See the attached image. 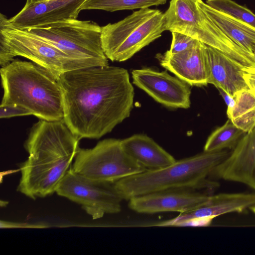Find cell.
I'll return each mask as SVG.
<instances>
[{
    "label": "cell",
    "instance_id": "9a60e30c",
    "mask_svg": "<svg viewBox=\"0 0 255 255\" xmlns=\"http://www.w3.org/2000/svg\"><path fill=\"white\" fill-rule=\"evenodd\" d=\"M160 64L190 86H203L208 84L206 44L198 40L192 47L172 54L167 50L158 54Z\"/></svg>",
    "mask_w": 255,
    "mask_h": 255
},
{
    "label": "cell",
    "instance_id": "ac0fdd59",
    "mask_svg": "<svg viewBox=\"0 0 255 255\" xmlns=\"http://www.w3.org/2000/svg\"><path fill=\"white\" fill-rule=\"evenodd\" d=\"M126 152L146 170L161 168L176 160L152 138L142 134L121 140Z\"/></svg>",
    "mask_w": 255,
    "mask_h": 255
},
{
    "label": "cell",
    "instance_id": "e0dca14e",
    "mask_svg": "<svg viewBox=\"0 0 255 255\" xmlns=\"http://www.w3.org/2000/svg\"><path fill=\"white\" fill-rule=\"evenodd\" d=\"M208 84L214 85L234 97L248 89L244 77V69L227 55L206 45Z\"/></svg>",
    "mask_w": 255,
    "mask_h": 255
},
{
    "label": "cell",
    "instance_id": "4fadbf2b",
    "mask_svg": "<svg viewBox=\"0 0 255 255\" xmlns=\"http://www.w3.org/2000/svg\"><path fill=\"white\" fill-rule=\"evenodd\" d=\"M209 177L244 184L255 190V127L244 135Z\"/></svg>",
    "mask_w": 255,
    "mask_h": 255
},
{
    "label": "cell",
    "instance_id": "44dd1931",
    "mask_svg": "<svg viewBox=\"0 0 255 255\" xmlns=\"http://www.w3.org/2000/svg\"><path fill=\"white\" fill-rule=\"evenodd\" d=\"M245 133L228 119L210 135L204 145V151L232 150Z\"/></svg>",
    "mask_w": 255,
    "mask_h": 255
},
{
    "label": "cell",
    "instance_id": "6da1fadb",
    "mask_svg": "<svg viewBox=\"0 0 255 255\" xmlns=\"http://www.w3.org/2000/svg\"><path fill=\"white\" fill-rule=\"evenodd\" d=\"M58 81L63 96V120L80 139L100 138L130 116L134 89L125 68L88 67L66 72Z\"/></svg>",
    "mask_w": 255,
    "mask_h": 255
},
{
    "label": "cell",
    "instance_id": "ffe728a7",
    "mask_svg": "<svg viewBox=\"0 0 255 255\" xmlns=\"http://www.w3.org/2000/svg\"><path fill=\"white\" fill-rule=\"evenodd\" d=\"M235 104L227 111L229 119L239 128L247 133L255 127V96L249 88L238 92Z\"/></svg>",
    "mask_w": 255,
    "mask_h": 255
},
{
    "label": "cell",
    "instance_id": "d6986e66",
    "mask_svg": "<svg viewBox=\"0 0 255 255\" xmlns=\"http://www.w3.org/2000/svg\"><path fill=\"white\" fill-rule=\"evenodd\" d=\"M197 4L234 42L255 55V27L209 6L202 0Z\"/></svg>",
    "mask_w": 255,
    "mask_h": 255
},
{
    "label": "cell",
    "instance_id": "603a6c76",
    "mask_svg": "<svg viewBox=\"0 0 255 255\" xmlns=\"http://www.w3.org/2000/svg\"><path fill=\"white\" fill-rule=\"evenodd\" d=\"M210 7L255 27V14L233 0H206Z\"/></svg>",
    "mask_w": 255,
    "mask_h": 255
},
{
    "label": "cell",
    "instance_id": "cb8c5ba5",
    "mask_svg": "<svg viewBox=\"0 0 255 255\" xmlns=\"http://www.w3.org/2000/svg\"><path fill=\"white\" fill-rule=\"evenodd\" d=\"M172 43L168 52L174 54L185 50L193 46L198 41L186 34L176 32H171Z\"/></svg>",
    "mask_w": 255,
    "mask_h": 255
},
{
    "label": "cell",
    "instance_id": "ba28073f",
    "mask_svg": "<svg viewBox=\"0 0 255 255\" xmlns=\"http://www.w3.org/2000/svg\"><path fill=\"white\" fill-rule=\"evenodd\" d=\"M24 29L74 58L109 65L102 45L101 26L93 21L69 19Z\"/></svg>",
    "mask_w": 255,
    "mask_h": 255
},
{
    "label": "cell",
    "instance_id": "5b68a950",
    "mask_svg": "<svg viewBox=\"0 0 255 255\" xmlns=\"http://www.w3.org/2000/svg\"><path fill=\"white\" fill-rule=\"evenodd\" d=\"M198 0H171L164 13L165 30L176 31L215 48L242 67L255 68V55L232 40L199 7Z\"/></svg>",
    "mask_w": 255,
    "mask_h": 255
},
{
    "label": "cell",
    "instance_id": "8fae6325",
    "mask_svg": "<svg viewBox=\"0 0 255 255\" xmlns=\"http://www.w3.org/2000/svg\"><path fill=\"white\" fill-rule=\"evenodd\" d=\"M133 83L161 104L171 108L190 107V85L166 71L145 68L131 72Z\"/></svg>",
    "mask_w": 255,
    "mask_h": 255
},
{
    "label": "cell",
    "instance_id": "9c48e42d",
    "mask_svg": "<svg viewBox=\"0 0 255 255\" xmlns=\"http://www.w3.org/2000/svg\"><path fill=\"white\" fill-rule=\"evenodd\" d=\"M71 169L86 178L111 183L146 170L126 152L121 140L115 138L102 140L92 148L79 147Z\"/></svg>",
    "mask_w": 255,
    "mask_h": 255
},
{
    "label": "cell",
    "instance_id": "4316f807",
    "mask_svg": "<svg viewBox=\"0 0 255 255\" xmlns=\"http://www.w3.org/2000/svg\"><path fill=\"white\" fill-rule=\"evenodd\" d=\"M220 95L223 98L227 106V110H230L233 108L235 104V97H233L221 89H218Z\"/></svg>",
    "mask_w": 255,
    "mask_h": 255
},
{
    "label": "cell",
    "instance_id": "277c9868",
    "mask_svg": "<svg viewBox=\"0 0 255 255\" xmlns=\"http://www.w3.org/2000/svg\"><path fill=\"white\" fill-rule=\"evenodd\" d=\"M230 150L205 151L176 160L166 167L144 171L114 183L124 200L151 193L175 189H212L219 185L210 180L213 169L230 154Z\"/></svg>",
    "mask_w": 255,
    "mask_h": 255
},
{
    "label": "cell",
    "instance_id": "3957f363",
    "mask_svg": "<svg viewBox=\"0 0 255 255\" xmlns=\"http://www.w3.org/2000/svg\"><path fill=\"white\" fill-rule=\"evenodd\" d=\"M3 95L0 105H17L39 119H64L61 87L47 70L33 63L13 59L1 67Z\"/></svg>",
    "mask_w": 255,
    "mask_h": 255
},
{
    "label": "cell",
    "instance_id": "484cf974",
    "mask_svg": "<svg viewBox=\"0 0 255 255\" xmlns=\"http://www.w3.org/2000/svg\"><path fill=\"white\" fill-rule=\"evenodd\" d=\"M243 75L249 88L255 96V68L244 69Z\"/></svg>",
    "mask_w": 255,
    "mask_h": 255
},
{
    "label": "cell",
    "instance_id": "30bf717a",
    "mask_svg": "<svg viewBox=\"0 0 255 255\" xmlns=\"http://www.w3.org/2000/svg\"><path fill=\"white\" fill-rule=\"evenodd\" d=\"M81 205L94 219L105 214H117L121 211L124 200L114 183L92 180L74 172L71 167L58 185L56 192Z\"/></svg>",
    "mask_w": 255,
    "mask_h": 255
},
{
    "label": "cell",
    "instance_id": "f1b7e54d",
    "mask_svg": "<svg viewBox=\"0 0 255 255\" xmlns=\"http://www.w3.org/2000/svg\"><path fill=\"white\" fill-rule=\"evenodd\" d=\"M250 209L255 214V206L252 207Z\"/></svg>",
    "mask_w": 255,
    "mask_h": 255
},
{
    "label": "cell",
    "instance_id": "d4e9b609",
    "mask_svg": "<svg viewBox=\"0 0 255 255\" xmlns=\"http://www.w3.org/2000/svg\"><path fill=\"white\" fill-rule=\"evenodd\" d=\"M31 115L32 113L29 110L19 106L0 105V119Z\"/></svg>",
    "mask_w": 255,
    "mask_h": 255
},
{
    "label": "cell",
    "instance_id": "5bb4252c",
    "mask_svg": "<svg viewBox=\"0 0 255 255\" xmlns=\"http://www.w3.org/2000/svg\"><path fill=\"white\" fill-rule=\"evenodd\" d=\"M86 0H47L25 4L9 19L15 27L24 29L69 19H77Z\"/></svg>",
    "mask_w": 255,
    "mask_h": 255
},
{
    "label": "cell",
    "instance_id": "83f0119b",
    "mask_svg": "<svg viewBox=\"0 0 255 255\" xmlns=\"http://www.w3.org/2000/svg\"><path fill=\"white\" fill-rule=\"evenodd\" d=\"M47 0H27L25 4H29L33 3L41 2Z\"/></svg>",
    "mask_w": 255,
    "mask_h": 255
},
{
    "label": "cell",
    "instance_id": "7a4b0ae2",
    "mask_svg": "<svg viewBox=\"0 0 255 255\" xmlns=\"http://www.w3.org/2000/svg\"><path fill=\"white\" fill-rule=\"evenodd\" d=\"M80 140L64 120L40 119L24 143L29 156L20 165L17 191L32 199L55 192L72 166Z\"/></svg>",
    "mask_w": 255,
    "mask_h": 255
},
{
    "label": "cell",
    "instance_id": "52a82bcc",
    "mask_svg": "<svg viewBox=\"0 0 255 255\" xmlns=\"http://www.w3.org/2000/svg\"><path fill=\"white\" fill-rule=\"evenodd\" d=\"M164 31V13L149 7L140 9L101 27L102 48L111 61H125L160 37Z\"/></svg>",
    "mask_w": 255,
    "mask_h": 255
},
{
    "label": "cell",
    "instance_id": "7402d4cb",
    "mask_svg": "<svg viewBox=\"0 0 255 255\" xmlns=\"http://www.w3.org/2000/svg\"><path fill=\"white\" fill-rule=\"evenodd\" d=\"M167 0H86L81 10L100 9L113 12L125 9H142L164 4Z\"/></svg>",
    "mask_w": 255,
    "mask_h": 255
},
{
    "label": "cell",
    "instance_id": "2e32d148",
    "mask_svg": "<svg viewBox=\"0 0 255 255\" xmlns=\"http://www.w3.org/2000/svg\"><path fill=\"white\" fill-rule=\"evenodd\" d=\"M255 206V193H222L211 195L205 205L180 213L176 217L156 225L158 226H183L196 219L215 217L230 213H243Z\"/></svg>",
    "mask_w": 255,
    "mask_h": 255
},
{
    "label": "cell",
    "instance_id": "7c38bea8",
    "mask_svg": "<svg viewBox=\"0 0 255 255\" xmlns=\"http://www.w3.org/2000/svg\"><path fill=\"white\" fill-rule=\"evenodd\" d=\"M211 196L193 189L159 191L130 198L128 206L138 213L187 212L205 205Z\"/></svg>",
    "mask_w": 255,
    "mask_h": 255
},
{
    "label": "cell",
    "instance_id": "8992f818",
    "mask_svg": "<svg viewBox=\"0 0 255 255\" xmlns=\"http://www.w3.org/2000/svg\"><path fill=\"white\" fill-rule=\"evenodd\" d=\"M20 56L49 72L57 80L64 73L81 68L101 66L90 61L77 59L56 46L24 29L13 26L0 14V65L1 67Z\"/></svg>",
    "mask_w": 255,
    "mask_h": 255
}]
</instances>
